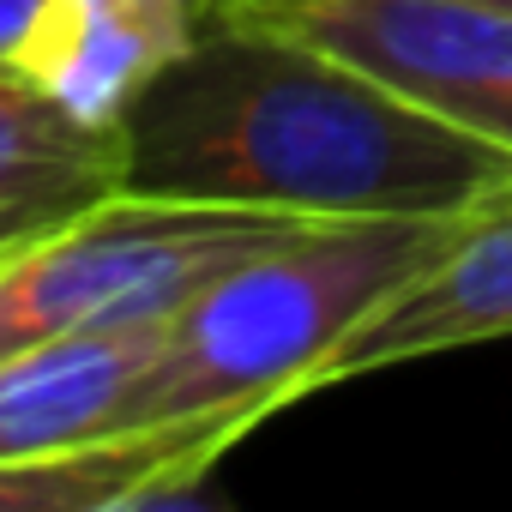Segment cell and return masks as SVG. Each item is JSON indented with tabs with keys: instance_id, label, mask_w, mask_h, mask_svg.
<instances>
[{
	"instance_id": "cell-2",
	"label": "cell",
	"mask_w": 512,
	"mask_h": 512,
	"mask_svg": "<svg viewBox=\"0 0 512 512\" xmlns=\"http://www.w3.org/2000/svg\"><path fill=\"white\" fill-rule=\"evenodd\" d=\"M458 229L452 217H320L247 253L163 332L127 428L247 416L266 422L326 386L332 356L416 278Z\"/></svg>"
},
{
	"instance_id": "cell-12",
	"label": "cell",
	"mask_w": 512,
	"mask_h": 512,
	"mask_svg": "<svg viewBox=\"0 0 512 512\" xmlns=\"http://www.w3.org/2000/svg\"><path fill=\"white\" fill-rule=\"evenodd\" d=\"M488 7H506V13H512V0H488Z\"/></svg>"
},
{
	"instance_id": "cell-6",
	"label": "cell",
	"mask_w": 512,
	"mask_h": 512,
	"mask_svg": "<svg viewBox=\"0 0 512 512\" xmlns=\"http://www.w3.org/2000/svg\"><path fill=\"white\" fill-rule=\"evenodd\" d=\"M211 19V0H49L13 67L73 115L121 127L127 109L175 67Z\"/></svg>"
},
{
	"instance_id": "cell-3",
	"label": "cell",
	"mask_w": 512,
	"mask_h": 512,
	"mask_svg": "<svg viewBox=\"0 0 512 512\" xmlns=\"http://www.w3.org/2000/svg\"><path fill=\"white\" fill-rule=\"evenodd\" d=\"M302 223L320 217L121 187L67 229L0 260V356L67 332L175 320L205 284Z\"/></svg>"
},
{
	"instance_id": "cell-1",
	"label": "cell",
	"mask_w": 512,
	"mask_h": 512,
	"mask_svg": "<svg viewBox=\"0 0 512 512\" xmlns=\"http://www.w3.org/2000/svg\"><path fill=\"white\" fill-rule=\"evenodd\" d=\"M133 187L290 217H452L512 181V151L380 85L284 19L211 7L199 43L127 109Z\"/></svg>"
},
{
	"instance_id": "cell-7",
	"label": "cell",
	"mask_w": 512,
	"mask_h": 512,
	"mask_svg": "<svg viewBox=\"0 0 512 512\" xmlns=\"http://www.w3.org/2000/svg\"><path fill=\"white\" fill-rule=\"evenodd\" d=\"M121 187H133L127 127H97L19 67H0V260Z\"/></svg>"
},
{
	"instance_id": "cell-4",
	"label": "cell",
	"mask_w": 512,
	"mask_h": 512,
	"mask_svg": "<svg viewBox=\"0 0 512 512\" xmlns=\"http://www.w3.org/2000/svg\"><path fill=\"white\" fill-rule=\"evenodd\" d=\"M410 103L512 151V13L488 0H296L278 13Z\"/></svg>"
},
{
	"instance_id": "cell-5",
	"label": "cell",
	"mask_w": 512,
	"mask_h": 512,
	"mask_svg": "<svg viewBox=\"0 0 512 512\" xmlns=\"http://www.w3.org/2000/svg\"><path fill=\"white\" fill-rule=\"evenodd\" d=\"M494 338H512V181L488 187L470 211H458L446 253L332 356L326 386Z\"/></svg>"
},
{
	"instance_id": "cell-11",
	"label": "cell",
	"mask_w": 512,
	"mask_h": 512,
	"mask_svg": "<svg viewBox=\"0 0 512 512\" xmlns=\"http://www.w3.org/2000/svg\"><path fill=\"white\" fill-rule=\"evenodd\" d=\"M211 7H229V13H260V19H278V13H290L296 0H211Z\"/></svg>"
},
{
	"instance_id": "cell-8",
	"label": "cell",
	"mask_w": 512,
	"mask_h": 512,
	"mask_svg": "<svg viewBox=\"0 0 512 512\" xmlns=\"http://www.w3.org/2000/svg\"><path fill=\"white\" fill-rule=\"evenodd\" d=\"M247 416L163 422V428H115L79 446H55L37 458L0 464V512H127V506H175L193 500L217 458L253 434Z\"/></svg>"
},
{
	"instance_id": "cell-10",
	"label": "cell",
	"mask_w": 512,
	"mask_h": 512,
	"mask_svg": "<svg viewBox=\"0 0 512 512\" xmlns=\"http://www.w3.org/2000/svg\"><path fill=\"white\" fill-rule=\"evenodd\" d=\"M49 7V0H0V67H13V55L25 49L37 13Z\"/></svg>"
},
{
	"instance_id": "cell-9",
	"label": "cell",
	"mask_w": 512,
	"mask_h": 512,
	"mask_svg": "<svg viewBox=\"0 0 512 512\" xmlns=\"http://www.w3.org/2000/svg\"><path fill=\"white\" fill-rule=\"evenodd\" d=\"M169 320L67 332L0 356V464L127 428Z\"/></svg>"
}]
</instances>
